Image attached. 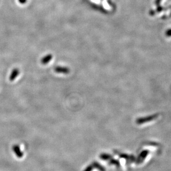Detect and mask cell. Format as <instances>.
Wrapping results in <instances>:
<instances>
[{"label": "cell", "instance_id": "6da1fadb", "mask_svg": "<svg viewBox=\"0 0 171 171\" xmlns=\"http://www.w3.org/2000/svg\"><path fill=\"white\" fill-rule=\"evenodd\" d=\"M52 58V55H48L47 56H46L45 57H44L43 59H42V63L43 64H46L48 63L51 59Z\"/></svg>", "mask_w": 171, "mask_h": 171}, {"label": "cell", "instance_id": "7a4b0ae2", "mask_svg": "<svg viewBox=\"0 0 171 171\" xmlns=\"http://www.w3.org/2000/svg\"><path fill=\"white\" fill-rule=\"evenodd\" d=\"M26 0H20V1L21 2H22V3H24V2H26Z\"/></svg>", "mask_w": 171, "mask_h": 171}]
</instances>
